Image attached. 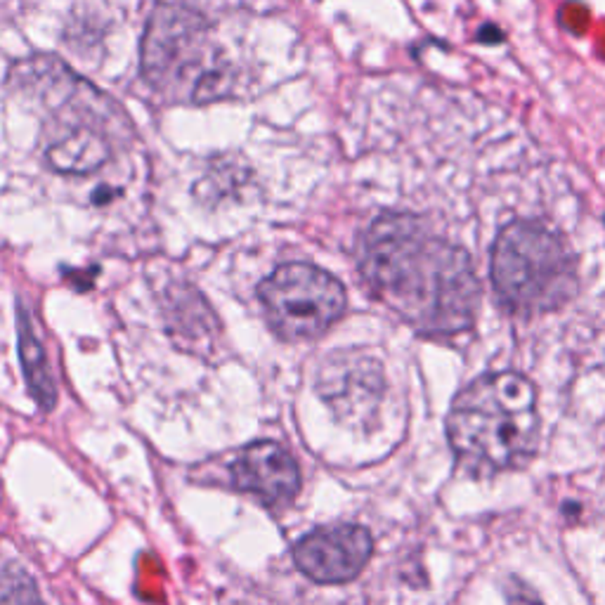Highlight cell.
I'll list each match as a JSON object with an SVG mask.
<instances>
[{"label":"cell","instance_id":"cell-1","mask_svg":"<svg viewBox=\"0 0 605 605\" xmlns=\"http://www.w3.org/2000/svg\"><path fill=\"white\" fill-rule=\"evenodd\" d=\"M366 282L419 334H464L478 317L483 287L464 246L412 213H384L362 239Z\"/></svg>","mask_w":605,"mask_h":605},{"label":"cell","instance_id":"cell-2","mask_svg":"<svg viewBox=\"0 0 605 605\" xmlns=\"http://www.w3.org/2000/svg\"><path fill=\"white\" fill-rule=\"evenodd\" d=\"M540 435L537 388L518 372L483 374L456 393L447 414L456 462L478 478L528 466Z\"/></svg>","mask_w":605,"mask_h":605},{"label":"cell","instance_id":"cell-3","mask_svg":"<svg viewBox=\"0 0 605 605\" xmlns=\"http://www.w3.org/2000/svg\"><path fill=\"white\" fill-rule=\"evenodd\" d=\"M492 287L518 315L556 312L580 288L577 260L563 237L542 220H511L492 244Z\"/></svg>","mask_w":605,"mask_h":605},{"label":"cell","instance_id":"cell-4","mask_svg":"<svg viewBox=\"0 0 605 605\" xmlns=\"http://www.w3.org/2000/svg\"><path fill=\"white\" fill-rule=\"evenodd\" d=\"M144 81L161 95L210 102L229 91L232 78L210 60L209 24L182 5H159L142 38Z\"/></svg>","mask_w":605,"mask_h":605},{"label":"cell","instance_id":"cell-5","mask_svg":"<svg viewBox=\"0 0 605 605\" xmlns=\"http://www.w3.org/2000/svg\"><path fill=\"white\" fill-rule=\"evenodd\" d=\"M270 324L287 338H312L346 312V288L327 270L310 263L279 265L258 287Z\"/></svg>","mask_w":605,"mask_h":605},{"label":"cell","instance_id":"cell-6","mask_svg":"<svg viewBox=\"0 0 605 605\" xmlns=\"http://www.w3.org/2000/svg\"><path fill=\"white\" fill-rule=\"evenodd\" d=\"M372 551V534L362 525H329L306 534L294 546V563L319 584H341L360 575Z\"/></svg>","mask_w":605,"mask_h":605},{"label":"cell","instance_id":"cell-7","mask_svg":"<svg viewBox=\"0 0 605 605\" xmlns=\"http://www.w3.org/2000/svg\"><path fill=\"white\" fill-rule=\"evenodd\" d=\"M232 480L239 490L256 494L265 503H284L298 494L300 473L294 456L282 444L253 443L232 462Z\"/></svg>","mask_w":605,"mask_h":605},{"label":"cell","instance_id":"cell-8","mask_svg":"<svg viewBox=\"0 0 605 605\" xmlns=\"http://www.w3.org/2000/svg\"><path fill=\"white\" fill-rule=\"evenodd\" d=\"M381 365L365 355H338L324 366L319 384L324 400L348 419H362L369 409H376L384 395Z\"/></svg>","mask_w":605,"mask_h":605},{"label":"cell","instance_id":"cell-9","mask_svg":"<svg viewBox=\"0 0 605 605\" xmlns=\"http://www.w3.org/2000/svg\"><path fill=\"white\" fill-rule=\"evenodd\" d=\"M109 156L112 154H109L107 140L88 128H73L64 132L45 150L50 168L66 175L95 173L109 161Z\"/></svg>","mask_w":605,"mask_h":605},{"label":"cell","instance_id":"cell-10","mask_svg":"<svg viewBox=\"0 0 605 605\" xmlns=\"http://www.w3.org/2000/svg\"><path fill=\"white\" fill-rule=\"evenodd\" d=\"M17 329H19V357H22V366H24L26 384H29L31 395L41 405V409L50 412L57 402V390H54L53 376H50L48 357H45V348L38 341L36 329L31 324L29 312L24 307H19L17 312Z\"/></svg>","mask_w":605,"mask_h":605},{"label":"cell","instance_id":"cell-11","mask_svg":"<svg viewBox=\"0 0 605 605\" xmlns=\"http://www.w3.org/2000/svg\"><path fill=\"white\" fill-rule=\"evenodd\" d=\"M0 605H41V599L24 572L5 570L0 575Z\"/></svg>","mask_w":605,"mask_h":605},{"label":"cell","instance_id":"cell-12","mask_svg":"<svg viewBox=\"0 0 605 605\" xmlns=\"http://www.w3.org/2000/svg\"><path fill=\"white\" fill-rule=\"evenodd\" d=\"M509 605H542V603L534 599V596H528V593H511Z\"/></svg>","mask_w":605,"mask_h":605}]
</instances>
